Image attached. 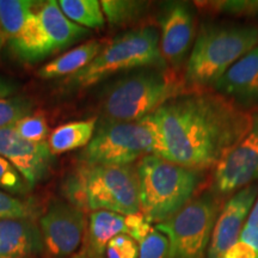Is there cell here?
Listing matches in <instances>:
<instances>
[{"instance_id":"obj_25","label":"cell","mask_w":258,"mask_h":258,"mask_svg":"<svg viewBox=\"0 0 258 258\" xmlns=\"http://www.w3.org/2000/svg\"><path fill=\"white\" fill-rule=\"evenodd\" d=\"M202 9L235 17H258V0H217L200 3Z\"/></svg>"},{"instance_id":"obj_4","label":"cell","mask_w":258,"mask_h":258,"mask_svg":"<svg viewBox=\"0 0 258 258\" xmlns=\"http://www.w3.org/2000/svg\"><path fill=\"white\" fill-rule=\"evenodd\" d=\"M140 213L151 224H160L178 213L198 196L205 171L178 165L157 156L135 164Z\"/></svg>"},{"instance_id":"obj_27","label":"cell","mask_w":258,"mask_h":258,"mask_svg":"<svg viewBox=\"0 0 258 258\" xmlns=\"http://www.w3.org/2000/svg\"><path fill=\"white\" fill-rule=\"evenodd\" d=\"M12 128L19 137L32 143H43L49 134L46 118L40 114L25 116L12 124Z\"/></svg>"},{"instance_id":"obj_30","label":"cell","mask_w":258,"mask_h":258,"mask_svg":"<svg viewBox=\"0 0 258 258\" xmlns=\"http://www.w3.org/2000/svg\"><path fill=\"white\" fill-rule=\"evenodd\" d=\"M125 226H127V234L138 244H140L153 230L152 224L141 213L125 215Z\"/></svg>"},{"instance_id":"obj_3","label":"cell","mask_w":258,"mask_h":258,"mask_svg":"<svg viewBox=\"0 0 258 258\" xmlns=\"http://www.w3.org/2000/svg\"><path fill=\"white\" fill-rule=\"evenodd\" d=\"M188 92L185 82L169 69H140L105 86L101 95V121L133 122L153 115L161 105Z\"/></svg>"},{"instance_id":"obj_9","label":"cell","mask_w":258,"mask_h":258,"mask_svg":"<svg viewBox=\"0 0 258 258\" xmlns=\"http://www.w3.org/2000/svg\"><path fill=\"white\" fill-rule=\"evenodd\" d=\"M46 258H71L82 247L88 220L86 213L67 201L53 200L40 218Z\"/></svg>"},{"instance_id":"obj_26","label":"cell","mask_w":258,"mask_h":258,"mask_svg":"<svg viewBox=\"0 0 258 258\" xmlns=\"http://www.w3.org/2000/svg\"><path fill=\"white\" fill-rule=\"evenodd\" d=\"M0 190L12 196L27 199L31 189L23 176L15 169L14 165L0 156Z\"/></svg>"},{"instance_id":"obj_21","label":"cell","mask_w":258,"mask_h":258,"mask_svg":"<svg viewBox=\"0 0 258 258\" xmlns=\"http://www.w3.org/2000/svg\"><path fill=\"white\" fill-rule=\"evenodd\" d=\"M59 6L63 15L73 23L89 29H101L105 25L101 2L97 0H60Z\"/></svg>"},{"instance_id":"obj_31","label":"cell","mask_w":258,"mask_h":258,"mask_svg":"<svg viewBox=\"0 0 258 258\" xmlns=\"http://www.w3.org/2000/svg\"><path fill=\"white\" fill-rule=\"evenodd\" d=\"M224 258H258V252L250 245L238 240L227 252Z\"/></svg>"},{"instance_id":"obj_1","label":"cell","mask_w":258,"mask_h":258,"mask_svg":"<svg viewBox=\"0 0 258 258\" xmlns=\"http://www.w3.org/2000/svg\"><path fill=\"white\" fill-rule=\"evenodd\" d=\"M152 116L161 139V158L200 171L214 170L251 123V112L207 90L177 96Z\"/></svg>"},{"instance_id":"obj_33","label":"cell","mask_w":258,"mask_h":258,"mask_svg":"<svg viewBox=\"0 0 258 258\" xmlns=\"http://www.w3.org/2000/svg\"><path fill=\"white\" fill-rule=\"evenodd\" d=\"M19 85L15 80L0 76V98H8L12 97L17 92Z\"/></svg>"},{"instance_id":"obj_20","label":"cell","mask_w":258,"mask_h":258,"mask_svg":"<svg viewBox=\"0 0 258 258\" xmlns=\"http://www.w3.org/2000/svg\"><path fill=\"white\" fill-rule=\"evenodd\" d=\"M41 4L35 0H0V30L5 38H14Z\"/></svg>"},{"instance_id":"obj_7","label":"cell","mask_w":258,"mask_h":258,"mask_svg":"<svg viewBox=\"0 0 258 258\" xmlns=\"http://www.w3.org/2000/svg\"><path fill=\"white\" fill-rule=\"evenodd\" d=\"M163 146L152 115L133 122L99 120L92 140L79 154L85 165L129 166L147 156L161 158Z\"/></svg>"},{"instance_id":"obj_34","label":"cell","mask_w":258,"mask_h":258,"mask_svg":"<svg viewBox=\"0 0 258 258\" xmlns=\"http://www.w3.org/2000/svg\"><path fill=\"white\" fill-rule=\"evenodd\" d=\"M246 225L252 226V227H258V198L254 203L252 211L250 213V217L247 219Z\"/></svg>"},{"instance_id":"obj_36","label":"cell","mask_w":258,"mask_h":258,"mask_svg":"<svg viewBox=\"0 0 258 258\" xmlns=\"http://www.w3.org/2000/svg\"><path fill=\"white\" fill-rule=\"evenodd\" d=\"M5 41H6V38H5V36H4V34H3L2 30H0V51H2L3 47H4Z\"/></svg>"},{"instance_id":"obj_2","label":"cell","mask_w":258,"mask_h":258,"mask_svg":"<svg viewBox=\"0 0 258 258\" xmlns=\"http://www.w3.org/2000/svg\"><path fill=\"white\" fill-rule=\"evenodd\" d=\"M61 192L67 202L85 213L108 211L121 215L140 213L135 165L79 164L64 177Z\"/></svg>"},{"instance_id":"obj_12","label":"cell","mask_w":258,"mask_h":258,"mask_svg":"<svg viewBox=\"0 0 258 258\" xmlns=\"http://www.w3.org/2000/svg\"><path fill=\"white\" fill-rule=\"evenodd\" d=\"M257 198L258 184L253 183L238 190L226 201L213 228L207 258H224L225 253L239 240Z\"/></svg>"},{"instance_id":"obj_29","label":"cell","mask_w":258,"mask_h":258,"mask_svg":"<svg viewBox=\"0 0 258 258\" xmlns=\"http://www.w3.org/2000/svg\"><path fill=\"white\" fill-rule=\"evenodd\" d=\"M105 258H139V244L125 233L116 235L106 246Z\"/></svg>"},{"instance_id":"obj_5","label":"cell","mask_w":258,"mask_h":258,"mask_svg":"<svg viewBox=\"0 0 258 258\" xmlns=\"http://www.w3.org/2000/svg\"><path fill=\"white\" fill-rule=\"evenodd\" d=\"M257 46V27L203 24L186 61L185 85L192 90L213 88L230 67Z\"/></svg>"},{"instance_id":"obj_24","label":"cell","mask_w":258,"mask_h":258,"mask_svg":"<svg viewBox=\"0 0 258 258\" xmlns=\"http://www.w3.org/2000/svg\"><path fill=\"white\" fill-rule=\"evenodd\" d=\"M35 103L25 96L0 98V129L10 127L16 122L31 115Z\"/></svg>"},{"instance_id":"obj_19","label":"cell","mask_w":258,"mask_h":258,"mask_svg":"<svg viewBox=\"0 0 258 258\" xmlns=\"http://www.w3.org/2000/svg\"><path fill=\"white\" fill-rule=\"evenodd\" d=\"M97 127L96 118L70 122L64 123L51 132L48 138V146L50 152L61 154L71 151L85 148L92 140Z\"/></svg>"},{"instance_id":"obj_15","label":"cell","mask_w":258,"mask_h":258,"mask_svg":"<svg viewBox=\"0 0 258 258\" xmlns=\"http://www.w3.org/2000/svg\"><path fill=\"white\" fill-rule=\"evenodd\" d=\"M37 16L44 36L47 57L67 49L91 34V30L70 21L55 0L42 2Z\"/></svg>"},{"instance_id":"obj_8","label":"cell","mask_w":258,"mask_h":258,"mask_svg":"<svg viewBox=\"0 0 258 258\" xmlns=\"http://www.w3.org/2000/svg\"><path fill=\"white\" fill-rule=\"evenodd\" d=\"M221 200L211 190L199 194L185 207L156 225L169 240L170 258H207Z\"/></svg>"},{"instance_id":"obj_23","label":"cell","mask_w":258,"mask_h":258,"mask_svg":"<svg viewBox=\"0 0 258 258\" xmlns=\"http://www.w3.org/2000/svg\"><path fill=\"white\" fill-rule=\"evenodd\" d=\"M40 208L31 199H19L0 190V220L37 219Z\"/></svg>"},{"instance_id":"obj_32","label":"cell","mask_w":258,"mask_h":258,"mask_svg":"<svg viewBox=\"0 0 258 258\" xmlns=\"http://www.w3.org/2000/svg\"><path fill=\"white\" fill-rule=\"evenodd\" d=\"M239 240L250 245L252 249H254L258 252V227L245 225L240 233Z\"/></svg>"},{"instance_id":"obj_35","label":"cell","mask_w":258,"mask_h":258,"mask_svg":"<svg viewBox=\"0 0 258 258\" xmlns=\"http://www.w3.org/2000/svg\"><path fill=\"white\" fill-rule=\"evenodd\" d=\"M71 258H91V257H90L89 254L86 253L85 251H84V250L82 249V247H80V250L78 251V252H77V253H74L73 256L71 257Z\"/></svg>"},{"instance_id":"obj_28","label":"cell","mask_w":258,"mask_h":258,"mask_svg":"<svg viewBox=\"0 0 258 258\" xmlns=\"http://www.w3.org/2000/svg\"><path fill=\"white\" fill-rule=\"evenodd\" d=\"M169 252V240L156 228L139 244V258H170Z\"/></svg>"},{"instance_id":"obj_16","label":"cell","mask_w":258,"mask_h":258,"mask_svg":"<svg viewBox=\"0 0 258 258\" xmlns=\"http://www.w3.org/2000/svg\"><path fill=\"white\" fill-rule=\"evenodd\" d=\"M43 250L36 219L0 220V258H38Z\"/></svg>"},{"instance_id":"obj_11","label":"cell","mask_w":258,"mask_h":258,"mask_svg":"<svg viewBox=\"0 0 258 258\" xmlns=\"http://www.w3.org/2000/svg\"><path fill=\"white\" fill-rule=\"evenodd\" d=\"M159 47L166 64L178 69L191 48L196 30L194 5L186 2H169L159 14Z\"/></svg>"},{"instance_id":"obj_6","label":"cell","mask_w":258,"mask_h":258,"mask_svg":"<svg viewBox=\"0 0 258 258\" xmlns=\"http://www.w3.org/2000/svg\"><path fill=\"white\" fill-rule=\"evenodd\" d=\"M150 67H169L160 53L159 32L153 27L132 29L105 44L85 69L67 77L63 85L86 89L117 72Z\"/></svg>"},{"instance_id":"obj_18","label":"cell","mask_w":258,"mask_h":258,"mask_svg":"<svg viewBox=\"0 0 258 258\" xmlns=\"http://www.w3.org/2000/svg\"><path fill=\"white\" fill-rule=\"evenodd\" d=\"M102 48V43L97 40L85 42L42 66L37 71V76L42 79H55L62 77L67 78L85 69L98 55Z\"/></svg>"},{"instance_id":"obj_14","label":"cell","mask_w":258,"mask_h":258,"mask_svg":"<svg viewBox=\"0 0 258 258\" xmlns=\"http://www.w3.org/2000/svg\"><path fill=\"white\" fill-rule=\"evenodd\" d=\"M213 89L237 104L258 103V46L230 67Z\"/></svg>"},{"instance_id":"obj_13","label":"cell","mask_w":258,"mask_h":258,"mask_svg":"<svg viewBox=\"0 0 258 258\" xmlns=\"http://www.w3.org/2000/svg\"><path fill=\"white\" fill-rule=\"evenodd\" d=\"M0 156L14 165L32 190L49 173L54 163L47 141L32 143L21 138L12 125L0 129Z\"/></svg>"},{"instance_id":"obj_22","label":"cell","mask_w":258,"mask_h":258,"mask_svg":"<svg viewBox=\"0 0 258 258\" xmlns=\"http://www.w3.org/2000/svg\"><path fill=\"white\" fill-rule=\"evenodd\" d=\"M101 6L105 21L111 27L120 28L143 18L150 3L140 0H103Z\"/></svg>"},{"instance_id":"obj_10","label":"cell","mask_w":258,"mask_h":258,"mask_svg":"<svg viewBox=\"0 0 258 258\" xmlns=\"http://www.w3.org/2000/svg\"><path fill=\"white\" fill-rule=\"evenodd\" d=\"M258 180V111L251 114L247 132L213 171L211 191L219 199Z\"/></svg>"},{"instance_id":"obj_17","label":"cell","mask_w":258,"mask_h":258,"mask_svg":"<svg viewBox=\"0 0 258 258\" xmlns=\"http://www.w3.org/2000/svg\"><path fill=\"white\" fill-rule=\"evenodd\" d=\"M122 233L127 234L125 215L108 211L92 212L82 249L91 258H105L109 241Z\"/></svg>"}]
</instances>
